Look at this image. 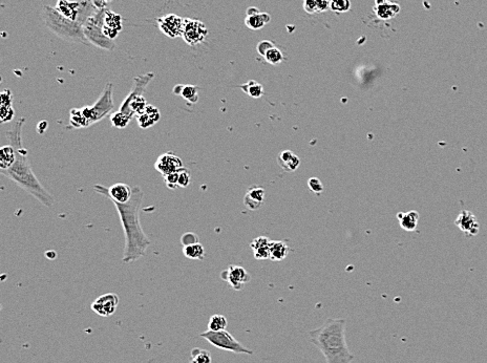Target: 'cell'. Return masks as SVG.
Wrapping results in <instances>:
<instances>
[{
    "label": "cell",
    "instance_id": "cell-41",
    "mask_svg": "<svg viewBox=\"0 0 487 363\" xmlns=\"http://www.w3.org/2000/svg\"><path fill=\"white\" fill-rule=\"evenodd\" d=\"M110 1L111 0H92V2L97 10L106 9V4Z\"/></svg>",
    "mask_w": 487,
    "mask_h": 363
},
{
    "label": "cell",
    "instance_id": "cell-44",
    "mask_svg": "<svg viewBox=\"0 0 487 363\" xmlns=\"http://www.w3.org/2000/svg\"><path fill=\"white\" fill-rule=\"evenodd\" d=\"M45 256L46 258H48V260H55L57 257V253L54 251V250H48V251L45 252Z\"/></svg>",
    "mask_w": 487,
    "mask_h": 363
},
{
    "label": "cell",
    "instance_id": "cell-24",
    "mask_svg": "<svg viewBox=\"0 0 487 363\" xmlns=\"http://www.w3.org/2000/svg\"><path fill=\"white\" fill-rule=\"evenodd\" d=\"M16 161V152L12 145L7 144L0 148V170L11 168Z\"/></svg>",
    "mask_w": 487,
    "mask_h": 363
},
{
    "label": "cell",
    "instance_id": "cell-20",
    "mask_svg": "<svg viewBox=\"0 0 487 363\" xmlns=\"http://www.w3.org/2000/svg\"><path fill=\"white\" fill-rule=\"evenodd\" d=\"M270 244L271 240L266 236H258L251 241L250 248L256 260L270 258Z\"/></svg>",
    "mask_w": 487,
    "mask_h": 363
},
{
    "label": "cell",
    "instance_id": "cell-14",
    "mask_svg": "<svg viewBox=\"0 0 487 363\" xmlns=\"http://www.w3.org/2000/svg\"><path fill=\"white\" fill-rule=\"evenodd\" d=\"M454 225L463 232L466 236H475L480 230V225L476 215L468 210H462L457 216Z\"/></svg>",
    "mask_w": 487,
    "mask_h": 363
},
{
    "label": "cell",
    "instance_id": "cell-8",
    "mask_svg": "<svg viewBox=\"0 0 487 363\" xmlns=\"http://www.w3.org/2000/svg\"><path fill=\"white\" fill-rule=\"evenodd\" d=\"M208 36V29L200 20L185 18V26L183 31L184 41L190 46H196L203 43Z\"/></svg>",
    "mask_w": 487,
    "mask_h": 363
},
{
    "label": "cell",
    "instance_id": "cell-12",
    "mask_svg": "<svg viewBox=\"0 0 487 363\" xmlns=\"http://www.w3.org/2000/svg\"><path fill=\"white\" fill-rule=\"evenodd\" d=\"M119 304V296L115 293H106L97 298L92 303V310L102 317L111 316Z\"/></svg>",
    "mask_w": 487,
    "mask_h": 363
},
{
    "label": "cell",
    "instance_id": "cell-36",
    "mask_svg": "<svg viewBox=\"0 0 487 363\" xmlns=\"http://www.w3.org/2000/svg\"><path fill=\"white\" fill-rule=\"evenodd\" d=\"M177 175H178V187L180 188H186L190 184V171L189 169L182 167L177 170Z\"/></svg>",
    "mask_w": 487,
    "mask_h": 363
},
{
    "label": "cell",
    "instance_id": "cell-40",
    "mask_svg": "<svg viewBox=\"0 0 487 363\" xmlns=\"http://www.w3.org/2000/svg\"><path fill=\"white\" fill-rule=\"evenodd\" d=\"M273 46H275V45L273 44V42L269 41V40H263V41L258 42V44L256 46V50H257V53L264 57V56L267 54V52L269 51L270 48H272Z\"/></svg>",
    "mask_w": 487,
    "mask_h": 363
},
{
    "label": "cell",
    "instance_id": "cell-15",
    "mask_svg": "<svg viewBox=\"0 0 487 363\" xmlns=\"http://www.w3.org/2000/svg\"><path fill=\"white\" fill-rule=\"evenodd\" d=\"M122 28L123 27H122L121 16L115 12L106 10L103 24V32L105 36L111 40H115L122 31Z\"/></svg>",
    "mask_w": 487,
    "mask_h": 363
},
{
    "label": "cell",
    "instance_id": "cell-13",
    "mask_svg": "<svg viewBox=\"0 0 487 363\" xmlns=\"http://www.w3.org/2000/svg\"><path fill=\"white\" fill-rule=\"evenodd\" d=\"M182 167H184L183 161L173 151H167L163 153V155H161L155 164V168L163 176L168 173L174 172Z\"/></svg>",
    "mask_w": 487,
    "mask_h": 363
},
{
    "label": "cell",
    "instance_id": "cell-35",
    "mask_svg": "<svg viewBox=\"0 0 487 363\" xmlns=\"http://www.w3.org/2000/svg\"><path fill=\"white\" fill-rule=\"evenodd\" d=\"M0 120H1V123H7L11 122L14 119L15 111L12 106V104H0Z\"/></svg>",
    "mask_w": 487,
    "mask_h": 363
},
{
    "label": "cell",
    "instance_id": "cell-27",
    "mask_svg": "<svg viewBox=\"0 0 487 363\" xmlns=\"http://www.w3.org/2000/svg\"><path fill=\"white\" fill-rule=\"evenodd\" d=\"M240 88L246 93L248 96H250L251 98L254 99H259L262 98L264 95V87L261 83H258L255 80H250L247 83L240 85Z\"/></svg>",
    "mask_w": 487,
    "mask_h": 363
},
{
    "label": "cell",
    "instance_id": "cell-32",
    "mask_svg": "<svg viewBox=\"0 0 487 363\" xmlns=\"http://www.w3.org/2000/svg\"><path fill=\"white\" fill-rule=\"evenodd\" d=\"M227 326H228V321H227L225 316L215 314V315L211 316V318L209 319L208 330H213V332H218V330H226Z\"/></svg>",
    "mask_w": 487,
    "mask_h": 363
},
{
    "label": "cell",
    "instance_id": "cell-34",
    "mask_svg": "<svg viewBox=\"0 0 487 363\" xmlns=\"http://www.w3.org/2000/svg\"><path fill=\"white\" fill-rule=\"evenodd\" d=\"M330 9L336 13H346L351 9L350 0H330Z\"/></svg>",
    "mask_w": 487,
    "mask_h": 363
},
{
    "label": "cell",
    "instance_id": "cell-21",
    "mask_svg": "<svg viewBox=\"0 0 487 363\" xmlns=\"http://www.w3.org/2000/svg\"><path fill=\"white\" fill-rule=\"evenodd\" d=\"M279 166L286 171H294L300 164L299 158L291 150H283L278 157Z\"/></svg>",
    "mask_w": 487,
    "mask_h": 363
},
{
    "label": "cell",
    "instance_id": "cell-23",
    "mask_svg": "<svg viewBox=\"0 0 487 363\" xmlns=\"http://www.w3.org/2000/svg\"><path fill=\"white\" fill-rule=\"evenodd\" d=\"M271 20V16L268 13L258 12L253 15H247L245 19V24L250 30H259L263 29L266 24H268Z\"/></svg>",
    "mask_w": 487,
    "mask_h": 363
},
{
    "label": "cell",
    "instance_id": "cell-18",
    "mask_svg": "<svg viewBox=\"0 0 487 363\" xmlns=\"http://www.w3.org/2000/svg\"><path fill=\"white\" fill-rule=\"evenodd\" d=\"M137 122L142 129H147L153 125H156L160 119V110L153 105H147L141 114L136 117Z\"/></svg>",
    "mask_w": 487,
    "mask_h": 363
},
{
    "label": "cell",
    "instance_id": "cell-42",
    "mask_svg": "<svg viewBox=\"0 0 487 363\" xmlns=\"http://www.w3.org/2000/svg\"><path fill=\"white\" fill-rule=\"evenodd\" d=\"M48 127V123H47V121H40V122L38 123L37 125V131L39 133H43L45 131H46V128Z\"/></svg>",
    "mask_w": 487,
    "mask_h": 363
},
{
    "label": "cell",
    "instance_id": "cell-19",
    "mask_svg": "<svg viewBox=\"0 0 487 363\" xmlns=\"http://www.w3.org/2000/svg\"><path fill=\"white\" fill-rule=\"evenodd\" d=\"M265 198V189L261 187H251L244 197V205L249 210H257L262 207Z\"/></svg>",
    "mask_w": 487,
    "mask_h": 363
},
{
    "label": "cell",
    "instance_id": "cell-22",
    "mask_svg": "<svg viewBox=\"0 0 487 363\" xmlns=\"http://www.w3.org/2000/svg\"><path fill=\"white\" fill-rule=\"evenodd\" d=\"M397 217H398V220H399L400 227L405 231L412 232V231H415L417 228L420 214L417 211L412 210V211H409L407 213L399 212L398 214H397Z\"/></svg>",
    "mask_w": 487,
    "mask_h": 363
},
{
    "label": "cell",
    "instance_id": "cell-29",
    "mask_svg": "<svg viewBox=\"0 0 487 363\" xmlns=\"http://www.w3.org/2000/svg\"><path fill=\"white\" fill-rule=\"evenodd\" d=\"M109 120H110V123L113 127L122 129V128L127 127L133 119H131L127 115H125L124 112L118 110L116 112H112V114L109 116Z\"/></svg>",
    "mask_w": 487,
    "mask_h": 363
},
{
    "label": "cell",
    "instance_id": "cell-33",
    "mask_svg": "<svg viewBox=\"0 0 487 363\" xmlns=\"http://www.w3.org/2000/svg\"><path fill=\"white\" fill-rule=\"evenodd\" d=\"M264 58L266 59L267 62L272 64V66H278V64L281 63L283 60H285V56H283V54L277 46H273L267 52V54L264 56Z\"/></svg>",
    "mask_w": 487,
    "mask_h": 363
},
{
    "label": "cell",
    "instance_id": "cell-31",
    "mask_svg": "<svg viewBox=\"0 0 487 363\" xmlns=\"http://www.w3.org/2000/svg\"><path fill=\"white\" fill-rule=\"evenodd\" d=\"M211 354L200 348H194L190 353V363H211Z\"/></svg>",
    "mask_w": 487,
    "mask_h": 363
},
{
    "label": "cell",
    "instance_id": "cell-4",
    "mask_svg": "<svg viewBox=\"0 0 487 363\" xmlns=\"http://www.w3.org/2000/svg\"><path fill=\"white\" fill-rule=\"evenodd\" d=\"M112 84L107 83L103 88L99 99L93 105L71 108L70 111V126L72 128H86L99 122L113 110Z\"/></svg>",
    "mask_w": 487,
    "mask_h": 363
},
{
    "label": "cell",
    "instance_id": "cell-3",
    "mask_svg": "<svg viewBox=\"0 0 487 363\" xmlns=\"http://www.w3.org/2000/svg\"><path fill=\"white\" fill-rule=\"evenodd\" d=\"M309 338L322 353L326 363H351L355 358L347 344L344 318H328L321 327L311 330Z\"/></svg>",
    "mask_w": 487,
    "mask_h": 363
},
{
    "label": "cell",
    "instance_id": "cell-39",
    "mask_svg": "<svg viewBox=\"0 0 487 363\" xmlns=\"http://www.w3.org/2000/svg\"><path fill=\"white\" fill-rule=\"evenodd\" d=\"M308 186H309L310 190L316 193V195H319V193L323 191V185L318 177H311V179H309V181H308Z\"/></svg>",
    "mask_w": 487,
    "mask_h": 363
},
{
    "label": "cell",
    "instance_id": "cell-5",
    "mask_svg": "<svg viewBox=\"0 0 487 363\" xmlns=\"http://www.w3.org/2000/svg\"><path fill=\"white\" fill-rule=\"evenodd\" d=\"M42 18L45 26L57 37L71 43H88L84 35L83 26L79 21H72L57 11L55 7L43 5Z\"/></svg>",
    "mask_w": 487,
    "mask_h": 363
},
{
    "label": "cell",
    "instance_id": "cell-6",
    "mask_svg": "<svg viewBox=\"0 0 487 363\" xmlns=\"http://www.w3.org/2000/svg\"><path fill=\"white\" fill-rule=\"evenodd\" d=\"M105 12L106 9L97 10L92 16H89L83 23V32L89 43H93L103 50L112 51L116 44L113 40L105 36L103 32Z\"/></svg>",
    "mask_w": 487,
    "mask_h": 363
},
{
    "label": "cell",
    "instance_id": "cell-37",
    "mask_svg": "<svg viewBox=\"0 0 487 363\" xmlns=\"http://www.w3.org/2000/svg\"><path fill=\"white\" fill-rule=\"evenodd\" d=\"M198 243H200V238L197 233L194 232H186L181 236V244L183 245V247L190 246Z\"/></svg>",
    "mask_w": 487,
    "mask_h": 363
},
{
    "label": "cell",
    "instance_id": "cell-7",
    "mask_svg": "<svg viewBox=\"0 0 487 363\" xmlns=\"http://www.w3.org/2000/svg\"><path fill=\"white\" fill-rule=\"evenodd\" d=\"M201 337L204 338L210 344H212L220 350L232 352L234 354H253L252 351L241 344L227 330H218V332H213V330H208L206 332L202 333Z\"/></svg>",
    "mask_w": 487,
    "mask_h": 363
},
{
    "label": "cell",
    "instance_id": "cell-2",
    "mask_svg": "<svg viewBox=\"0 0 487 363\" xmlns=\"http://www.w3.org/2000/svg\"><path fill=\"white\" fill-rule=\"evenodd\" d=\"M144 198V192L141 187L133 188V196L129 201L124 204L111 201L119 213L122 227L124 230L125 246L123 252L124 264L133 263L146 255L151 241L145 234L140 223V210Z\"/></svg>",
    "mask_w": 487,
    "mask_h": 363
},
{
    "label": "cell",
    "instance_id": "cell-9",
    "mask_svg": "<svg viewBox=\"0 0 487 363\" xmlns=\"http://www.w3.org/2000/svg\"><path fill=\"white\" fill-rule=\"evenodd\" d=\"M94 190L99 195L107 198L110 201H117V203L124 204L129 201L133 196V188L125 183L113 184L110 187H105L103 185H95Z\"/></svg>",
    "mask_w": 487,
    "mask_h": 363
},
{
    "label": "cell",
    "instance_id": "cell-38",
    "mask_svg": "<svg viewBox=\"0 0 487 363\" xmlns=\"http://www.w3.org/2000/svg\"><path fill=\"white\" fill-rule=\"evenodd\" d=\"M163 177H164V181H165V184H166L167 188L172 189V190H175L176 188H180V187H178L177 170L174 171V172H172V173H168V174L164 175Z\"/></svg>",
    "mask_w": 487,
    "mask_h": 363
},
{
    "label": "cell",
    "instance_id": "cell-17",
    "mask_svg": "<svg viewBox=\"0 0 487 363\" xmlns=\"http://www.w3.org/2000/svg\"><path fill=\"white\" fill-rule=\"evenodd\" d=\"M375 12L377 17L383 20H388L396 17L400 12V5L388 0H375Z\"/></svg>",
    "mask_w": 487,
    "mask_h": 363
},
{
    "label": "cell",
    "instance_id": "cell-30",
    "mask_svg": "<svg viewBox=\"0 0 487 363\" xmlns=\"http://www.w3.org/2000/svg\"><path fill=\"white\" fill-rule=\"evenodd\" d=\"M199 91L200 87L197 85L187 84L184 85L181 97L190 104H196L199 101Z\"/></svg>",
    "mask_w": 487,
    "mask_h": 363
},
{
    "label": "cell",
    "instance_id": "cell-10",
    "mask_svg": "<svg viewBox=\"0 0 487 363\" xmlns=\"http://www.w3.org/2000/svg\"><path fill=\"white\" fill-rule=\"evenodd\" d=\"M158 26L162 33L170 38L182 37L184 26H185V18H182L181 16L175 14H168L157 19Z\"/></svg>",
    "mask_w": 487,
    "mask_h": 363
},
{
    "label": "cell",
    "instance_id": "cell-25",
    "mask_svg": "<svg viewBox=\"0 0 487 363\" xmlns=\"http://www.w3.org/2000/svg\"><path fill=\"white\" fill-rule=\"evenodd\" d=\"M290 252V248L285 241L278 240V241H271L270 244V260L279 262L285 260L287 255Z\"/></svg>",
    "mask_w": 487,
    "mask_h": 363
},
{
    "label": "cell",
    "instance_id": "cell-11",
    "mask_svg": "<svg viewBox=\"0 0 487 363\" xmlns=\"http://www.w3.org/2000/svg\"><path fill=\"white\" fill-rule=\"evenodd\" d=\"M221 277L228 282L235 291H240L244 285L248 284L251 280L250 274L245 269L234 264H231L228 269L223 271Z\"/></svg>",
    "mask_w": 487,
    "mask_h": 363
},
{
    "label": "cell",
    "instance_id": "cell-43",
    "mask_svg": "<svg viewBox=\"0 0 487 363\" xmlns=\"http://www.w3.org/2000/svg\"><path fill=\"white\" fill-rule=\"evenodd\" d=\"M183 88H184V84H176L174 87V94L176 95V96H181L182 94V91H183Z\"/></svg>",
    "mask_w": 487,
    "mask_h": 363
},
{
    "label": "cell",
    "instance_id": "cell-26",
    "mask_svg": "<svg viewBox=\"0 0 487 363\" xmlns=\"http://www.w3.org/2000/svg\"><path fill=\"white\" fill-rule=\"evenodd\" d=\"M304 10L308 14L324 12L330 7L329 0H304Z\"/></svg>",
    "mask_w": 487,
    "mask_h": 363
},
{
    "label": "cell",
    "instance_id": "cell-28",
    "mask_svg": "<svg viewBox=\"0 0 487 363\" xmlns=\"http://www.w3.org/2000/svg\"><path fill=\"white\" fill-rule=\"evenodd\" d=\"M183 254L188 260L202 261L205 256V249L201 243L183 247Z\"/></svg>",
    "mask_w": 487,
    "mask_h": 363
},
{
    "label": "cell",
    "instance_id": "cell-1",
    "mask_svg": "<svg viewBox=\"0 0 487 363\" xmlns=\"http://www.w3.org/2000/svg\"><path fill=\"white\" fill-rule=\"evenodd\" d=\"M24 123H26V119L23 117L18 119L5 133L7 143L12 145L15 149L16 161L11 168L6 170H0V173L15 182L20 188L27 191L29 195L33 196L45 207H52L55 203V198L42 186L34 171L32 170L28 158V150L23 146L22 128Z\"/></svg>",
    "mask_w": 487,
    "mask_h": 363
},
{
    "label": "cell",
    "instance_id": "cell-16",
    "mask_svg": "<svg viewBox=\"0 0 487 363\" xmlns=\"http://www.w3.org/2000/svg\"><path fill=\"white\" fill-rule=\"evenodd\" d=\"M55 9L72 21H79L81 13V2L70 0H57Z\"/></svg>",
    "mask_w": 487,
    "mask_h": 363
},
{
    "label": "cell",
    "instance_id": "cell-45",
    "mask_svg": "<svg viewBox=\"0 0 487 363\" xmlns=\"http://www.w3.org/2000/svg\"><path fill=\"white\" fill-rule=\"evenodd\" d=\"M258 12H259V10L257 9V7H254V6H250V7H249V9L247 10V12H246V14H247V15H253V14H256V13H258Z\"/></svg>",
    "mask_w": 487,
    "mask_h": 363
}]
</instances>
